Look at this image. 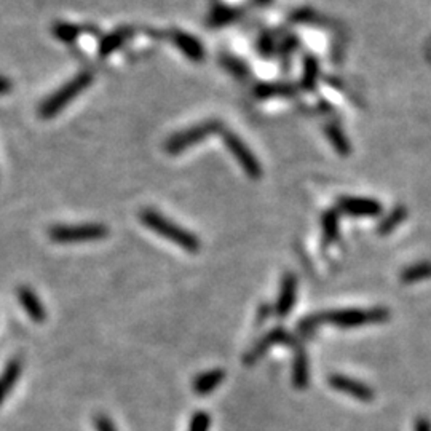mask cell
Returning a JSON list of instances; mask_svg holds the SVG:
<instances>
[{
  "label": "cell",
  "mask_w": 431,
  "mask_h": 431,
  "mask_svg": "<svg viewBox=\"0 0 431 431\" xmlns=\"http://www.w3.org/2000/svg\"><path fill=\"white\" fill-rule=\"evenodd\" d=\"M171 40H173V44L178 46L179 51L185 56V58H189L194 62H201L205 59L203 45H201L200 40L194 37V35L183 33V30H173V33H171Z\"/></svg>",
  "instance_id": "cell-11"
},
{
  "label": "cell",
  "mask_w": 431,
  "mask_h": 431,
  "mask_svg": "<svg viewBox=\"0 0 431 431\" xmlns=\"http://www.w3.org/2000/svg\"><path fill=\"white\" fill-rule=\"evenodd\" d=\"M297 88L291 83H259L254 88V95L259 100H268V98H289L294 96Z\"/></svg>",
  "instance_id": "cell-15"
},
{
  "label": "cell",
  "mask_w": 431,
  "mask_h": 431,
  "mask_svg": "<svg viewBox=\"0 0 431 431\" xmlns=\"http://www.w3.org/2000/svg\"><path fill=\"white\" fill-rule=\"evenodd\" d=\"M95 428L96 431H117L116 425L106 415H98V417H95Z\"/></svg>",
  "instance_id": "cell-28"
},
{
  "label": "cell",
  "mask_w": 431,
  "mask_h": 431,
  "mask_svg": "<svg viewBox=\"0 0 431 431\" xmlns=\"http://www.w3.org/2000/svg\"><path fill=\"white\" fill-rule=\"evenodd\" d=\"M91 83H93L91 72H80L79 75L72 77V79L64 83L59 90H56L53 95L48 96L44 102H42V106L39 109L40 117L45 118V120L55 117L56 113H59L62 111V109H66L67 104L74 101L83 90H86Z\"/></svg>",
  "instance_id": "cell-2"
},
{
  "label": "cell",
  "mask_w": 431,
  "mask_h": 431,
  "mask_svg": "<svg viewBox=\"0 0 431 431\" xmlns=\"http://www.w3.org/2000/svg\"><path fill=\"white\" fill-rule=\"evenodd\" d=\"M399 278H401L403 283H407V284L431 278V262L414 264V266L404 268Z\"/></svg>",
  "instance_id": "cell-22"
},
{
  "label": "cell",
  "mask_w": 431,
  "mask_h": 431,
  "mask_svg": "<svg viewBox=\"0 0 431 431\" xmlns=\"http://www.w3.org/2000/svg\"><path fill=\"white\" fill-rule=\"evenodd\" d=\"M293 21H295V23H313V21H316V15L307 8L297 10L293 15Z\"/></svg>",
  "instance_id": "cell-29"
},
{
  "label": "cell",
  "mask_w": 431,
  "mask_h": 431,
  "mask_svg": "<svg viewBox=\"0 0 431 431\" xmlns=\"http://www.w3.org/2000/svg\"><path fill=\"white\" fill-rule=\"evenodd\" d=\"M407 217V210L404 206H396L390 212V214L383 217L380 221V224L377 226V233L378 235H388L392 233L394 228H396L401 222Z\"/></svg>",
  "instance_id": "cell-21"
},
{
  "label": "cell",
  "mask_w": 431,
  "mask_h": 431,
  "mask_svg": "<svg viewBox=\"0 0 431 431\" xmlns=\"http://www.w3.org/2000/svg\"><path fill=\"white\" fill-rule=\"evenodd\" d=\"M211 417L210 414L205 411H199L194 414V417L190 420L189 431H210Z\"/></svg>",
  "instance_id": "cell-26"
},
{
  "label": "cell",
  "mask_w": 431,
  "mask_h": 431,
  "mask_svg": "<svg viewBox=\"0 0 431 431\" xmlns=\"http://www.w3.org/2000/svg\"><path fill=\"white\" fill-rule=\"evenodd\" d=\"M278 344H284L291 347L294 350H300L302 345H300V339L297 336L289 334V332L283 328V326H278V328H273L272 331H268L266 336L262 337L261 340L257 342L256 345L253 347L245 355V365L246 366H253L261 360V358L266 355V353L272 349L273 345Z\"/></svg>",
  "instance_id": "cell-6"
},
{
  "label": "cell",
  "mask_w": 431,
  "mask_h": 431,
  "mask_svg": "<svg viewBox=\"0 0 431 431\" xmlns=\"http://www.w3.org/2000/svg\"><path fill=\"white\" fill-rule=\"evenodd\" d=\"M323 324H332L337 328H360V326L383 323L390 318V311L387 309H347V310H334L320 313Z\"/></svg>",
  "instance_id": "cell-3"
},
{
  "label": "cell",
  "mask_w": 431,
  "mask_h": 431,
  "mask_svg": "<svg viewBox=\"0 0 431 431\" xmlns=\"http://www.w3.org/2000/svg\"><path fill=\"white\" fill-rule=\"evenodd\" d=\"M139 219L150 230L158 233L160 237L166 238V240L176 243V245L183 248L187 253H199L201 249L199 237L194 235L190 230H185L184 227L174 224L173 221L163 214H160L158 211L147 208V210H143L139 212Z\"/></svg>",
  "instance_id": "cell-1"
},
{
  "label": "cell",
  "mask_w": 431,
  "mask_h": 431,
  "mask_svg": "<svg viewBox=\"0 0 431 431\" xmlns=\"http://www.w3.org/2000/svg\"><path fill=\"white\" fill-rule=\"evenodd\" d=\"M297 46H299V39L295 37V35H288L286 39H283L282 42H279L278 51L282 56H291L295 50H297Z\"/></svg>",
  "instance_id": "cell-27"
},
{
  "label": "cell",
  "mask_w": 431,
  "mask_h": 431,
  "mask_svg": "<svg viewBox=\"0 0 431 431\" xmlns=\"http://www.w3.org/2000/svg\"><path fill=\"white\" fill-rule=\"evenodd\" d=\"M275 311V309L272 307V305L268 304H262L261 307H259L257 310V316H256V323L257 326H262L266 321L270 318V315H272Z\"/></svg>",
  "instance_id": "cell-30"
},
{
  "label": "cell",
  "mask_w": 431,
  "mask_h": 431,
  "mask_svg": "<svg viewBox=\"0 0 431 431\" xmlns=\"http://www.w3.org/2000/svg\"><path fill=\"white\" fill-rule=\"evenodd\" d=\"M257 50L262 58H270V56L277 51V44H275V39L272 37V34H268V33L261 34V37H259L257 40Z\"/></svg>",
  "instance_id": "cell-25"
},
{
  "label": "cell",
  "mask_w": 431,
  "mask_h": 431,
  "mask_svg": "<svg viewBox=\"0 0 431 431\" xmlns=\"http://www.w3.org/2000/svg\"><path fill=\"white\" fill-rule=\"evenodd\" d=\"M10 393V390L7 388V385L0 380V406H2V403L5 401V398H7V394Z\"/></svg>",
  "instance_id": "cell-33"
},
{
  "label": "cell",
  "mask_w": 431,
  "mask_h": 431,
  "mask_svg": "<svg viewBox=\"0 0 431 431\" xmlns=\"http://www.w3.org/2000/svg\"><path fill=\"white\" fill-rule=\"evenodd\" d=\"M221 62H222V66H224L226 69L230 72V74L238 77V79H245V77H248V74H249L248 66L241 59L235 58V56L224 55L221 58Z\"/></svg>",
  "instance_id": "cell-24"
},
{
  "label": "cell",
  "mask_w": 431,
  "mask_h": 431,
  "mask_svg": "<svg viewBox=\"0 0 431 431\" xmlns=\"http://www.w3.org/2000/svg\"><path fill=\"white\" fill-rule=\"evenodd\" d=\"M321 227H323V240L326 245L336 241L339 238V211H326L321 217Z\"/></svg>",
  "instance_id": "cell-19"
},
{
  "label": "cell",
  "mask_w": 431,
  "mask_h": 431,
  "mask_svg": "<svg viewBox=\"0 0 431 431\" xmlns=\"http://www.w3.org/2000/svg\"><path fill=\"white\" fill-rule=\"evenodd\" d=\"M295 297H297V278L294 273H286L282 279V289H279L277 305H275V313L279 318L288 316L294 307Z\"/></svg>",
  "instance_id": "cell-10"
},
{
  "label": "cell",
  "mask_w": 431,
  "mask_h": 431,
  "mask_svg": "<svg viewBox=\"0 0 431 431\" xmlns=\"http://www.w3.org/2000/svg\"><path fill=\"white\" fill-rule=\"evenodd\" d=\"M222 139H224L226 147L230 150L233 157L240 166L243 168V171L249 176L251 179H259L262 176V166L259 163V160L256 158L251 150H249L248 145L245 144V141L240 136H237L233 131H228V129H224L222 131Z\"/></svg>",
  "instance_id": "cell-7"
},
{
  "label": "cell",
  "mask_w": 431,
  "mask_h": 431,
  "mask_svg": "<svg viewBox=\"0 0 431 431\" xmlns=\"http://www.w3.org/2000/svg\"><path fill=\"white\" fill-rule=\"evenodd\" d=\"M134 30L131 28H120L113 33L104 35L101 39L100 45H98V55L101 58H109L112 53H116L117 50H120L127 42L133 37Z\"/></svg>",
  "instance_id": "cell-12"
},
{
  "label": "cell",
  "mask_w": 431,
  "mask_h": 431,
  "mask_svg": "<svg viewBox=\"0 0 431 431\" xmlns=\"http://www.w3.org/2000/svg\"><path fill=\"white\" fill-rule=\"evenodd\" d=\"M224 378H226L224 369H211L208 372L200 374V376H196V378L194 380V392L203 396V394L214 392Z\"/></svg>",
  "instance_id": "cell-16"
},
{
  "label": "cell",
  "mask_w": 431,
  "mask_h": 431,
  "mask_svg": "<svg viewBox=\"0 0 431 431\" xmlns=\"http://www.w3.org/2000/svg\"><path fill=\"white\" fill-rule=\"evenodd\" d=\"M18 299L19 304L23 305L26 313L29 315L30 320H34L35 323H44L46 320V311L44 309V305L37 297V294L34 293L33 289L28 286H23L18 289Z\"/></svg>",
  "instance_id": "cell-13"
},
{
  "label": "cell",
  "mask_w": 431,
  "mask_h": 431,
  "mask_svg": "<svg viewBox=\"0 0 431 431\" xmlns=\"http://www.w3.org/2000/svg\"><path fill=\"white\" fill-rule=\"evenodd\" d=\"M414 431H431V422L428 419H417L415 420V427Z\"/></svg>",
  "instance_id": "cell-32"
},
{
  "label": "cell",
  "mask_w": 431,
  "mask_h": 431,
  "mask_svg": "<svg viewBox=\"0 0 431 431\" xmlns=\"http://www.w3.org/2000/svg\"><path fill=\"white\" fill-rule=\"evenodd\" d=\"M224 131V125L219 120H208L203 123L194 125V127L184 129L178 134H173L165 144L166 152L171 155L181 154L183 150L192 147V145L199 144L200 141H205L206 138L212 136V134Z\"/></svg>",
  "instance_id": "cell-4"
},
{
  "label": "cell",
  "mask_w": 431,
  "mask_h": 431,
  "mask_svg": "<svg viewBox=\"0 0 431 431\" xmlns=\"http://www.w3.org/2000/svg\"><path fill=\"white\" fill-rule=\"evenodd\" d=\"M310 380V366H309V356L304 349L295 350L294 363H293V383L297 390H304L307 388Z\"/></svg>",
  "instance_id": "cell-14"
},
{
  "label": "cell",
  "mask_w": 431,
  "mask_h": 431,
  "mask_svg": "<svg viewBox=\"0 0 431 431\" xmlns=\"http://www.w3.org/2000/svg\"><path fill=\"white\" fill-rule=\"evenodd\" d=\"M13 90V83L10 79H7V77L0 75V96L3 95H8L10 91Z\"/></svg>",
  "instance_id": "cell-31"
},
{
  "label": "cell",
  "mask_w": 431,
  "mask_h": 431,
  "mask_svg": "<svg viewBox=\"0 0 431 431\" xmlns=\"http://www.w3.org/2000/svg\"><path fill=\"white\" fill-rule=\"evenodd\" d=\"M82 28L72 23H58L53 26V35L64 44H74L80 37Z\"/></svg>",
  "instance_id": "cell-23"
},
{
  "label": "cell",
  "mask_w": 431,
  "mask_h": 431,
  "mask_svg": "<svg viewBox=\"0 0 431 431\" xmlns=\"http://www.w3.org/2000/svg\"><path fill=\"white\" fill-rule=\"evenodd\" d=\"M328 382L334 390L350 394V396L360 399L363 403H371L374 399L372 388L360 380H355V378L342 376V374H332V376H329Z\"/></svg>",
  "instance_id": "cell-8"
},
{
  "label": "cell",
  "mask_w": 431,
  "mask_h": 431,
  "mask_svg": "<svg viewBox=\"0 0 431 431\" xmlns=\"http://www.w3.org/2000/svg\"><path fill=\"white\" fill-rule=\"evenodd\" d=\"M337 211L350 216L376 217L382 212V205L372 199H360V196H342L337 201Z\"/></svg>",
  "instance_id": "cell-9"
},
{
  "label": "cell",
  "mask_w": 431,
  "mask_h": 431,
  "mask_svg": "<svg viewBox=\"0 0 431 431\" xmlns=\"http://www.w3.org/2000/svg\"><path fill=\"white\" fill-rule=\"evenodd\" d=\"M48 237L55 243H82L96 241L109 237V228L104 224H77V226H53Z\"/></svg>",
  "instance_id": "cell-5"
},
{
  "label": "cell",
  "mask_w": 431,
  "mask_h": 431,
  "mask_svg": "<svg viewBox=\"0 0 431 431\" xmlns=\"http://www.w3.org/2000/svg\"><path fill=\"white\" fill-rule=\"evenodd\" d=\"M324 134H326V138H328L331 141L332 147L336 149L337 154L344 155V157L350 154L351 147H350L349 138L345 136V133L342 131V129L337 127V125H328V127L324 128Z\"/></svg>",
  "instance_id": "cell-20"
},
{
  "label": "cell",
  "mask_w": 431,
  "mask_h": 431,
  "mask_svg": "<svg viewBox=\"0 0 431 431\" xmlns=\"http://www.w3.org/2000/svg\"><path fill=\"white\" fill-rule=\"evenodd\" d=\"M257 2H259V5H268L270 0H257Z\"/></svg>",
  "instance_id": "cell-34"
},
{
  "label": "cell",
  "mask_w": 431,
  "mask_h": 431,
  "mask_svg": "<svg viewBox=\"0 0 431 431\" xmlns=\"http://www.w3.org/2000/svg\"><path fill=\"white\" fill-rule=\"evenodd\" d=\"M240 15H241V12L238 8L228 7V5L217 3L216 7L212 8L210 18H208V26H210L211 29L224 28V26L232 24L233 21H237L238 18H240Z\"/></svg>",
  "instance_id": "cell-17"
},
{
  "label": "cell",
  "mask_w": 431,
  "mask_h": 431,
  "mask_svg": "<svg viewBox=\"0 0 431 431\" xmlns=\"http://www.w3.org/2000/svg\"><path fill=\"white\" fill-rule=\"evenodd\" d=\"M320 77V61L315 56L307 55L304 58V69H302V88L307 91L315 90L316 83Z\"/></svg>",
  "instance_id": "cell-18"
}]
</instances>
